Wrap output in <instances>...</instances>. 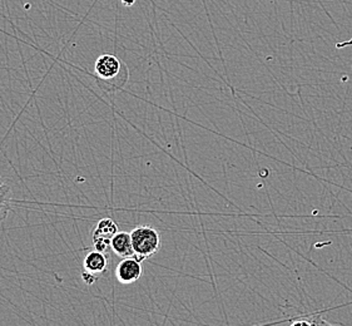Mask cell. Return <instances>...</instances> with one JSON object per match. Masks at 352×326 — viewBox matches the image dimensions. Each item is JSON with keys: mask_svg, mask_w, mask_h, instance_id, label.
<instances>
[{"mask_svg": "<svg viewBox=\"0 0 352 326\" xmlns=\"http://www.w3.org/2000/svg\"><path fill=\"white\" fill-rule=\"evenodd\" d=\"M96 79L100 88L108 92L122 89L129 79V71L126 64L114 54H102L94 63Z\"/></svg>", "mask_w": 352, "mask_h": 326, "instance_id": "6da1fadb", "label": "cell"}, {"mask_svg": "<svg viewBox=\"0 0 352 326\" xmlns=\"http://www.w3.org/2000/svg\"><path fill=\"white\" fill-rule=\"evenodd\" d=\"M135 257L141 261L151 259L161 250L162 239L155 227L141 225L131 232Z\"/></svg>", "mask_w": 352, "mask_h": 326, "instance_id": "7a4b0ae2", "label": "cell"}, {"mask_svg": "<svg viewBox=\"0 0 352 326\" xmlns=\"http://www.w3.org/2000/svg\"><path fill=\"white\" fill-rule=\"evenodd\" d=\"M118 232V225L111 217L102 219L92 231L93 248L100 252H104L111 248L113 236Z\"/></svg>", "mask_w": 352, "mask_h": 326, "instance_id": "3957f363", "label": "cell"}, {"mask_svg": "<svg viewBox=\"0 0 352 326\" xmlns=\"http://www.w3.org/2000/svg\"><path fill=\"white\" fill-rule=\"evenodd\" d=\"M143 275V266L140 259L135 256L123 259L116 268V277L122 285L134 284Z\"/></svg>", "mask_w": 352, "mask_h": 326, "instance_id": "277c9868", "label": "cell"}, {"mask_svg": "<svg viewBox=\"0 0 352 326\" xmlns=\"http://www.w3.org/2000/svg\"><path fill=\"white\" fill-rule=\"evenodd\" d=\"M83 266H85V272H89L94 276L98 277L99 275H103L107 271V266H108L106 254L100 252L98 250L88 252L85 257Z\"/></svg>", "mask_w": 352, "mask_h": 326, "instance_id": "5b68a950", "label": "cell"}, {"mask_svg": "<svg viewBox=\"0 0 352 326\" xmlns=\"http://www.w3.org/2000/svg\"><path fill=\"white\" fill-rule=\"evenodd\" d=\"M111 248H112L113 252L120 259L135 256L131 234L124 232V231H120V232L118 231L117 234L113 236L112 241H111Z\"/></svg>", "mask_w": 352, "mask_h": 326, "instance_id": "8992f818", "label": "cell"}, {"mask_svg": "<svg viewBox=\"0 0 352 326\" xmlns=\"http://www.w3.org/2000/svg\"><path fill=\"white\" fill-rule=\"evenodd\" d=\"M13 191L7 184H0V225L7 220L8 213L12 210Z\"/></svg>", "mask_w": 352, "mask_h": 326, "instance_id": "52a82bcc", "label": "cell"}, {"mask_svg": "<svg viewBox=\"0 0 352 326\" xmlns=\"http://www.w3.org/2000/svg\"><path fill=\"white\" fill-rule=\"evenodd\" d=\"M83 280H85V284L92 285L97 281V276H94L89 272H83Z\"/></svg>", "mask_w": 352, "mask_h": 326, "instance_id": "ba28073f", "label": "cell"}, {"mask_svg": "<svg viewBox=\"0 0 352 326\" xmlns=\"http://www.w3.org/2000/svg\"><path fill=\"white\" fill-rule=\"evenodd\" d=\"M122 3H123L124 7H132V6H134L135 0H122Z\"/></svg>", "mask_w": 352, "mask_h": 326, "instance_id": "9c48e42d", "label": "cell"}, {"mask_svg": "<svg viewBox=\"0 0 352 326\" xmlns=\"http://www.w3.org/2000/svg\"><path fill=\"white\" fill-rule=\"evenodd\" d=\"M4 184V181H3V177H1V175H0V184Z\"/></svg>", "mask_w": 352, "mask_h": 326, "instance_id": "30bf717a", "label": "cell"}]
</instances>
